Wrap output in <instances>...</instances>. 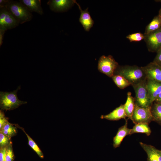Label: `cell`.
I'll return each instance as SVG.
<instances>
[{"label": "cell", "instance_id": "obj_19", "mask_svg": "<svg viewBox=\"0 0 161 161\" xmlns=\"http://www.w3.org/2000/svg\"><path fill=\"white\" fill-rule=\"evenodd\" d=\"M151 129L148 124L145 123H140L135 124L133 128L131 129L130 135L135 133H144L147 136L150 135Z\"/></svg>", "mask_w": 161, "mask_h": 161}, {"label": "cell", "instance_id": "obj_23", "mask_svg": "<svg viewBox=\"0 0 161 161\" xmlns=\"http://www.w3.org/2000/svg\"><path fill=\"white\" fill-rule=\"evenodd\" d=\"M126 38L131 42H139L144 40L145 35L140 32H138L128 35Z\"/></svg>", "mask_w": 161, "mask_h": 161}, {"label": "cell", "instance_id": "obj_33", "mask_svg": "<svg viewBox=\"0 0 161 161\" xmlns=\"http://www.w3.org/2000/svg\"><path fill=\"white\" fill-rule=\"evenodd\" d=\"M158 15H159L161 18V8L159 11V13Z\"/></svg>", "mask_w": 161, "mask_h": 161}, {"label": "cell", "instance_id": "obj_17", "mask_svg": "<svg viewBox=\"0 0 161 161\" xmlns=\"http://www.w3.org/2000/svg\"><path fill=\"white\" fill-rule=\"evenodd\" d=\"M135 99L131 95V93L128 92L127 93V98L124 104V109L126 115L128 118L132 121V116L135 108Z\"/></svg>", "mask_w": 161, "mask_h": 161}, {"label": "cell", "instance_id": "obj_14", "mask_svg": "<svg viewBox=\"0 0 161 161\" xmlns=\"http://www.w3.org/2000/svg\"><path fill=\"white\" fill-rule=\"evenodd\" d=\"M127 116L124 109V104H121L109 114L105 115H101V119H106L109 120H118L121 119L126 120Z\"/></svg>", "mask_w": 161, "mask_h": 161}, {"label": "cell", "instance_id": "obj_2", "mask_svg": "<svg viewBox=\"0 0 161 161\" xmlns=\"http://www.w3.org/2000/svg\"><path fill=\"white\" fill-rule=\"evenodd\" d=\"M20 24L30 21L33 15L20 1L7 0L5 7Z\"/></svg>", "mask_w": 161, "mask_h": 161}, {"label": "cell", "instance_id": "obj_15", "mask_svg": "<svg viewBox=\"0 0 161 161\" xmlns=\"http://www.w3.org/2000/svg\"><path fill=\"white\" fill-rule=\"evenodd\" d=\"M128 120H126L125 125L119 128L113 139V146L114 148L119 147L124 137L130 135L131 129L127 127Z\"/></svg>", "mask_w": 161, "mask_h": 161}, {"label": "cell", "instance_id": "obj_13", "mask_svg": "<svg viewBox=\"0 0 161 161\" xmlns=\"http://www.w3.org/2000/svg\"><path fill=\"white\" fill-rule=\"evenodd\" d=\"M140 144L146 152L147 161H161V151L154 146L140 142Z\"/></svg>", "mask_w": 161, "mask_h": 161}, {"label": "cell", "instance_id": "obj_12", "mask_svg": "<svg viewBox=\"0 0 161 161\" xmlns=\"http://www.w3.org/2000/svg\"><path fill=\"white\" fill-rule=\"evenodd\" d=\"M146 84L149 97L153 104L161 92V83L146 78Z\"/></svg>", "mask_w": 161, "mask_h": 161}, {"label": "cell", "instance_id": "obj_20", "mask_svg": "<svg viewBox=\"0 0 161 161\" xmlns=\"http://www.w3.org/2000/svg\"><path fill=\"white\" fill-rule=\"evenodd\" d=\"M153 121L161 125V103L154 102L151 107Z\"/></svg>", "mask_w": 161, "mask_h": 161}, {"label": "cell", "instance_id": "obj_21", "mask_svg": "<svg viewBox=\"0 0 161 161\" xmlns=\"http://www.w3.org/2000/svg\"><path fill=\"white\" fill-rule=\"evenodd\" d=\"M17 127L21 129L26 134L28 138V144L31 148L36 153L38 156L41 159L44 158V155L35 142L26 133L23 128L20 127L18 124H14Z\"/></svg>", "mask_w": 161, "mask_h": 161}, {"label": "cell", "instance_id": "obj_9", "mask_svg": "<svg viewBox=\"0 0 161 161\" xmlns=\"http://www.w3.org/2000/svg\"><path fill=\"white\" fill-rule=\"evenodd\" d=\"M75 0H50L47 4L52 11L64 12L68 10L75 3Z\"/></svg>", "mask_w": 161, "mask_h": 161}, {"label": "cell", "instance_id": "obj_24", "mask_svg": "<svg viewBox=\"0 0 161 161\" xmlns=\"http://www.w3.org/2000/svg\"><path fill=\"white\" fill-rule=\"evenodd\" d=\"M15 158L12 143L6 147L5 161H14Z\"/></svg>", "mask_w": 161, "mask_h": 161}, {"label": "cell", "instance_id": "obj_30", "mask_svg": "<svg viewBox=\"0 0 161 161\" xmlns=\"http://www.w3.org/2000/svg\"><path fill=\"white\" fill-rule=\"evenodd\" d=\"M5 31L4 30L0 29V47L2 44L4 35Z\"/></svg>", "mask_w": 161, "mask_h": 161}, {"label": "cell", "instance_id": "obj_3", "mask_svg": "<svg viewBox=\"0 0 161 161\" xmlns=\"http://www.w3.org/2000/svg\"><path fill=\"white\" fill-rule=\"evenodd\" d=\"M20 89V86H19L16 90L11 92H0V107L1 110H13L27 103L26 101L20 100L18 98L17 93Z\"/></svg>", "mask_w": 161, "mask_h": 161}, {"label": "cell", "instance_id": "obj_8", "mask_svg": "<svg viewBox=\"0 0 161 161\" xmlns=\"http://www.w3.org/2000/svg\"><path fill=\"white\" fill-rule=\"evenodd\" d=\"M144 35V40L148 50L150 52H157L161 47V27Z\"/></svg>", "mask_w": 161, "mask_h": 161}, {"label": "cell", "instance_id": "obj_22", "mask_svg": "<svg viewBox=\"0 0 161 161\" xmlns=\"http://www.w3.org/2000/svg\"><path fill=\"white\" fill-rule=\"evenodd\" d=\"M116 86L120 89H123L131 85V84L123 77L114 75L111 78Z\"/></svg>", "mask_w": 161, "mask_h": 161}, {"label": "cell", "instance_id": "obj_25", "mask_svg": "<svg viewBox=\"0 0 161 161\" xmlns=\"http://www.w3.org/2000/svg\"><path fill=\"white\" fill-rule=\"evenodd\" d=\"M11 138L0 132V148L7 147L11 144Z\"/></svg>", "mask_w": 161, "mask_h": 161}, {"label": "cell", "instance_id": "obj_26", "mask_svg": "<svg viewBox=\"0 0 161 161\" xmlns=\"http://www.w3.org/2000/svg\"><path fill=\"white\" fill-rule=\"evenodd\" d=\"M0 132L10 138L16 135L17 133L16 127L12 129L5 131H0Z\"/></svg>", "mask_w": 161, "mask_h": 161}, {"label": "cell", "instance_id": "obj_28", "mask_svg": "<svg viewBox=\"0 0 161 161\" xmlns=\"http://www.w3.org/2000/svg\"><path fill=\"white\" fill-rule=\"evenodd\" d=\"M153 62L161 66V47L157 52V54Z\"/></svg>", "mask_w": 161, "mask_h": 161}, {"label": "cell", "instance_id": "obj_7", "mask_svg": "<svg viewBox=\"0 0 161 161\" xmlns=\"http://www.w3.org/2000/svg\"><path fill=\"white\" fill-rule=\"evenodd\" d=\"M151 107H140L135 103V108L132 116L133 122L135 124L140 123L149 124L153 121Z\"/></svg>", "mask_w": 161, "mask_h": 161}, {"label": "cell", "instance_id": "obj_4", "mask_svg": "<svg viewBox=\"0 0 161 161\" xmlns=\"http://www.w3.org/2000/svg\"><path fill=\"white\" fill-rule=\"evenodd\" d=\"M146 79L132 85L135 93V103L139 106L145 108L151 107L152 104L147 89Z\"/></svg>", "mask_w": 161, "mask_h": 161}, {"label": "cell", "instance_id": "obj_1", "mask_svg": "<svg viewBox=\"0 0 161 161\" xmlns=\"http://www.w3.org/2000/svg\"><path fill=\"white\" fill-rule=\"evenodd\" d=\"M114 75L123 77L132 85L146 79L143 67L136 65L119 66L115 70Z\"/></svg>", "mask_w": 161, "mask_h": 161}, {"label": "cell", "instance_id": "obj_32", "mask_svg": "<svg viewBox=\"0 0 161 161\" xmlns=\"http://www.w3.org/2000/svg\"><path fill=\"white\" fill-rule=\"evenodd\" d=\"M154 102L161 103V92L157 97Z\"/></svg>", "mask_w": 161, "mask_h": 161}, {"label": "cell", "instance_id": "obj_16", "mask_svg": "<svg viewBox=\"0 0 161 161\" xmlns=\"http://www.w3.org/2000/svg\"><path fill=\"white\" fill-rule=\"evenodd\" d=\"M19 1L30 12H36L41 15L44 14L43 10L41 5V0H20Z\"/></svg>", "mask_w": 161, "mask_h": 161}, {"label": "cell", "instance_id": "obj_27", "mask_svg": "<svg viewBox=\"0 0 161 161\" xmlns=\"http://www.w3.org/2000/svg\"><path fill=\"white\" fill-rule=\"evenodd\" d=\"M8 121V118L5 116L4 112L1 110L0 112V129H1Z\"/></svg>", "mask_w": 161, "mask_h": 161}, {"label": "cell", "instance_id": "obj_31", "mask_svg": "<svg viewBox=\"0 0 161 161\" xmlns=\"http://www.w3.org/2000/svg\"><path fill=\"white\" fill-rule=\"evenodd\" d=\"M7 0H0V8L5 7Z\"/></svg>", "mask_w": 161, "mask_h": 161}, {"label": "cell", "instance_id": "obj_11", "mask_svg": "<svg viewBox=\"0 0 161 161\" xmlns=\"http://www.w3.org/2000/svg\"><path fill=\"white\" fill-rule=\"evenodd\" d=\"M75 3L78 6L80 13L79 21L85 30L87 32L89 31L93 26L94 21L88 11V8H87L84 10H83L80 6L76 1Z\"/></svg>", "mask_w": 161, "mask_h": 161}, {"label": "cell", "instance_id": "obj_6", "mask_svg": "<svg viewBox=\"0 0 161 161\" xmlns=\"http://www.w3.org/2000/svg\"><path fill=\"white\" fill-rule=\"evenodd\" d=\"M19 24L5 7L0 8V29L6 31L16 28Z\"/></svg>", "mask_w": 161, "mask_h": 161}, {"label": "cell", "instance_id": "obj_10", "mask_svg": "<svg viewBox=\"0 0 161 161\" xmlns=\"http://www.w3.org/2000/svg\"><path fill=\"white\" fill-rule=\"evenodd\" d=\"M143 68L147 79L161 83V66L152 62Z\"/></svg>", "mask_w": 161, "mask_h": 161}, {"label": "cell", "instance_id": "obj_18", "mask_svg": "<svg viewBox=\"0 0 161 161\" xmlns=\"http://www.w3.org/2000/svg\"><path fill=\"white\" fill-rule=\"evenodd\" d=\"M161 27V18L158 15L154 17L151 22L146 26L144 35H147Z\"/></svg>", "mask_w": 161, "mask_h": 161}, {"label": "cell", "instance_id": "obj_34", "mask_svg": "<svg viewBox=\"0 0 161 161\" xmlns=\"http://www.w3.org/2000/svg\"><path fill=\"white\" fill-rule=\"evenodd\" d=\"M161 151V150H160Z\"/></svg>", "mask_w": 161, "mask_h": 161}, {"label": "cell", "instance_id": "obj_5", "mask_svg": "<svg viewBox=\"0 0 161 161\" xmlns=\"http://www.w3.org/2000/svg\"><path fill=\"white\" fill-rule=\"evenodd\" d=\"M119 66L118 63L112 55H103L99 59L97 68L100 72L112 78Z\"/></svg>", "mask_w": 161, "mask_h": 161}, {"label": "cell", "instance_id": "obj_29", "mask_svg": "<svg viewBox=\"0 0 161 161\" xmlns=\"http://www.w3.org/2000/svg\"><path fill=\"white\" fill-rule=\"evenodd\" d=\"M6 147L0 148V161H5Z\"/></svg>", "mask_w": 161, "mask_h": 161}]
</instances>
